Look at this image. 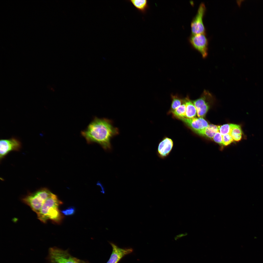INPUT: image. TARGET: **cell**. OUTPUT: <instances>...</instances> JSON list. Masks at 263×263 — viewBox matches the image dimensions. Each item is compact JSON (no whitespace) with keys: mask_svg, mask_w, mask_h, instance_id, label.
Segmentation results:
<instances>
[{"mask_svg":"<svg viewBox=\"0 0 263 263\" xmlns=\"http://www.w3.org/2000/svg\"><path fill=\"white\" fill-rule=\"evenodd\" d=\"M206 10L205 4L201 2L199 6L196 15L191 22V26L192 35L205 33V28L203 19Z\"/></svg>","mask_w":263,"mask_h":263,"instance_id":"5","label":"cell"},{"mask_svg":"<svg viewBox=\"0 0 263 263\" xmlns=\"http://www.w3.org/2000/svg\"><path fill=\"white\" fill-rule=\"evenodd\" d=\"M186 111V105L184 102L175 110L171 113L175 117L178 119L185 117Z\"/></svg>","mask_w":263,"mask_h":263,"instance_id":"17","label":"cell"},{"mask_svg":"<svg viewBox=\"0 0 263 263\" xmlns=\"http://www.w3.org/2000/svg\"><path fill=\"white\" fill-rule=\"evenodd\" d=\"M212 97L208 91L205 90L199 98L192 101L196 109L198 117L203 118L205 115L208 110L209 103Z\"/></svg>","mask_w":263,"mask_h":263,"instance_id":"4","label":"cell"},{"mask_svg":"<svg viewBox=\"0 0 263 263\" xmlns=\"http://www.w3.org/2000/svg\"><path fill=\"white\" fill-rule=\"evenodd\" d=\"M230 134L234 141H240L242 139L243 134L241 126L239 125L235 124Z\"/></svg>","mask_w":263,"mask_h":263,"instance_id":"15","label":"cell"},{"mask_svg":"<svg viewBox=\"0 0 263 263\" xmlns=\"http://www.w3.org/2000/svg\"><path fill=\"white\" fill-rule=\"evenodd\" d=\"M172 102L171 107V112L173 111L184 102V99H182L177 95H172Z\"/></svg>","mask_w":263,"mask_h":263,"instance_id":"16","label":"cell"},{"mask_svg":"<svg viewBox=\"0 0 263 263\" xmlns=\"http://www.w3.org/2000/svg\"><path fill=\"white\" fill-rule=\"evenodd\" d=\"M75 211V209L73 207H68L66 209L62 210L61 212L64 215L66 216L72 215L74 214Z\"/></svg>","mask_w":263,"mask_h":263,"instance_id":"21","label":"cell"},{"mask_svg":"<svg viewBox=\"0 0 263 263\" xmlns=\"http://www.w3.org/2000/svg\"><path fill=\"white\" fill-rule=\"evenodd\" d=\"M182 121L195 133L204 129L209 125L203 118H195L188 119L185 117L178 118Z\"/></svg>","mask_w":263,"mask_h":263,"instance_id":"9","label":"cell"},{"mask_svg":"<svg viewBox=\"0 0 263 263\" xmlns=\"http://www.w3.org/2000/svg\"><path fill=\"white\" fill-rule=\"evenodd\" d=\"M49 259L50 263H79L78 259L67 252L56 248L50 250Z\"/></svg>","mask_w":263,"mask_h":263,"instance_id":"6","label":"cell"},{"mask_svg":"<svg viewBox=\"0 0 263 263\" xmlns=\"http://www.w3.org/2000/svg\"><path fill=\"white\" fill-rule=\"evenodd\" d=\"M230 134H228L222 135V145L227 146L234 141Z\"/></svg>","mask_w":263,"mask_h":263,"instance_id":"19","label":"cell"},{"mask_svg":"<svg viewBox=\"0 0 263 263\" xmlns=\"http://www.w3.org/2000/svg\"><path fill=\"white\" fill-rule=\"evenodd\" d=\"M52 193L47 188H43L28 195L22 198V201L37 214L44 202Z\"/></svg>","mask_w":263,"mask_h":263,"instance_id":"3","label":"cell"},{"mask_svg":"<svg viewBox=\"0 0 263 263\" xmlns=\"http://www.w3.org/2000/svg\"><path fill=\"white\" fill-rule=\"evenodd\" d=\"M62 202L56 196L52 193L44 202L39 211L37 214L38 218L42 222L45 223L48 220L56 222L60 221L61 218L58 209Z\"/></svg>","mask_w":263,"mask_h":263,"instance_id":"2","label":"cell"},{"mask_svg":"<svg viewBox=\"0 0 263 263\" xmlns=\"http://www.w3.org/2000/svg\"><path fill=\"white\" fill-rule=\"evenodd\" d=\"M128 1L132 4L138 10L142 13L146 12L148 7V1L146 0H130Z\"/></svg>","mask_w":263,"mask_h":263,"instance_id":"14","label":"cell"},{"mask_svg":"<svg viewBox=\"0 0 263 263\" xmlns=\"http://www.w3.org/2000/svg\"><path fill=\"white\" fill-rule=\"evenodd\" d=\"M235 125V124H227L218 126V131L222 135L230 134Z\"/></svg>","mask_w":263,"mask_h":263,"instance_id":"18","label":"cell"},{"mask_svg":"<svg viewBox=\"0 0 263 263\" xmlns=\"http://www.w3.org/2000/svg\"><path fill=\"white\" fill-rule=\"evenodd\" d=\"M212 139L216 142L222 145V135L218 131L215 134Z\"/></svg>","mask_w":263,"mask_h":263,"instance_id":"20","label":"cell"},{"mask_svg":"<svg viewBox=\"0 0 263 263\" xmlns=\"http://www.w3.org/2000/svg\"><path fill=\"white\" fill-rule=\"evenodd\" d=\"M119 132V129L113 126L111 120L95 117L81 134L88 143H97L107 150L111 149V139Z\"/></svg>","mask_w":263,"mask_h":263,"instance_id":"1","label":"cell"},{"mask_svg":"<svg viewBox=\"0 0 263 263\" xmlns=\"http://www.w3.org/2000/svg\"><path fill=\"white\" fill-rule=\"evenodd\" d=\"M184 99L186 105L185 117L191 119L196 117L197 111L192 101L190 100L188 97H186Z\"/></svg>","mask_w":263,"mask_h":263,"instance_id":"13","label":"cell"},{"mask_svg":"<svg viewBox=\"0 0 263 263\" xmlns=\"http://www.w3.org/2000/svg\"><path fill=\"white\" fill-rule=\"evenodd\" d=\"M218 131V126L212 124H209L204 129L197 132V134L212 139L216 133Z\"/></svg>","mask_w":263,"mask_h":263,"instance_id":"12","label":"cell"},{"mask_svg":"<svg viewBox=\"0 0 263 263\" xmlns=\"http://www.w3.org/2000/svg\"><path fill=\"white\" fill-rule=\"evenodd\" d=\"M189 41L192 46L198 51L203 58L207 55L208 42L205 33L192 35Z\"/></svg>","mask_w":263,"mask_h":263,"instance_id":"7","label":"cell"},{"mask_svg":"<svg viewBox=\"0 0 263 263\" xmlns=\"http://www.w3.org/2000/svg\"><path fill=\"white\" fill-rule=\"evenodd\" d=\"M172 140L168 137L164 138L159 143L157 151L158 157L164 159L167 157L171 151L173 146Z\"/></svg>","mask_w":263,"mask_h":263,"instance_id":"10","label":"cell"},{"mask_svg":"<svg viewBox=\"0 0 263 263\" xmlns=\"http://www.w3.org/2000/svg\"><path fill=\"white\" fill-rule=\"evenodd\" d=\"M110 244L112 248V251L110 257L106 263H117L123 257L132 251L131 248H122L113 243H111Z\"/></svg>","mask_w":263,"mask_h":263,"instance_id":"11","label":"cell"},{"mask_svg":"<svg viewBox=\"0 0 263 263\" xmlns=\"http://www.w3.org/2000/svg\"><path fill=\"white\" fill-rule=\"evenodd\" d=\"M21 143L17 139L12 138L9 139H2L0 141V159L3 158L9 152L18 151L21 147Z\"/></svg>","mask_w":263,"mask_h":263,"instance_id":"8","label":"cell"}]
</instances>
